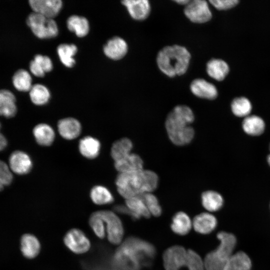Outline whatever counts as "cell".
I'll list each match as a JSON object with an SVG mask.
<instances>
[{
	"label": "cell",
	"mask_w": 270,
	"mask_h": 270,
	"mask_svg": "<svg viewBox=\"0 0 270 270\" xmlns=\"http://www.w3.org/2000/svg\"><path fill=\"white\" fill-rule=\"evenodd\" d=\"M28 2L33 12L50 18L58 14L62 6L60 0H30Z\"/></svg>",
	"instance_id": "12"
},
{
	"label": "cell",
	"mask_w": 270,
	"mask_h": 270,
	"mask_svg": "<svg viewBox=\"0 0 270 270\" xmlns=\"http://www.w3.org/2000/svg\"><path fill=\"white\" fill-rule=\"evenodd\" d=\"M66 26L68 29L74 32L78 37L86 36L90 30V25L88 20L83 16L72 15L67 20Z\"/></svg>",
	"instance_id": "26"
},
{
	"label": "cell",
	"mask_w": 270,
	"mask_h": 270,
	"mask_svg": "<svg viewBox=\"0 0 270 270\" xmlns=\"http://www.w3.org/2000/svg\"><path fill=\"white\" fill-rule=\"evenodd\" d=\"M89 222L90 226L96 235L100 238H104L106 234L104 222L98 211L94 212L90 216Z\"/></svg>",
	"instance_id": "36"
},
{
	"label": "cell",
	"mask_w": 270,
	"mask_h": 270,
	"mask_svg": "<svg viewBox=\"0 0 270 270\" xmlns=\"http://www.w3.org/2000/svg\"><path fill=\"white\" fill-rule=\"evenodd\" d=\"M194 120V114L188 106H176L168 115L166 128L170 140L178 146L189 144L194 136V130L190 126Z\"/></svg>",
	"instance_id": "3"
},
{
	"label": "cell",
	"mask_w": 270,
	"mask_h": 270,
	"mask_svg": "<svg viewBox=\"0 0 270 270\" xmlns=\"http://www.w3.org/2000/svg\"><path fill=\"white\" fill-rule=\"evenodd\" d=\"M13 178V173L8 164L0 160V182L4 186H8L12 184Z\"/></svg>",
	"instance_id": "39"
},
{
	"label": "cell",
	"mask_w": 270,
	"mask_h": 270,
	"mask_svg": "<svg viewBox=\"0 0 270 270\" xmlns=\"http://www.w3.org/2000/svg\"><path fill=\"white\" fill-rule=\"evenodd\" d=\"M29 68L30 72L36 76L42 78L45 74L40 66L34 60L30 61Z\"/></svg>",
	"instance_id": "42"
},
{
	"label": "cell",
	"mask_w": 270,
	"mask_h": 270,
	"mask_svg": "<svg viewBox=\"0 0 270 270\" xmlns=\"http://www.w3.org/2000/svg\"></svg>",
	"instance_id": "47"
},
{
	"label": "cell",
	"mask_w": 270,
	"mask_h": 270,
	"mask_svg": "<svg viewBox=\"0 0 270 270\" xmlns=\"http://www.w3.org/2000/svg\"><path fill=\"white\" fill-rule=\"evenodd\" d=\"M143 161L136 154L130 153L124 158L114 161V167L118 173L134 172L143 170Z\"/></svg>",
	"instance_id": "18"
},
{
	"label": "cell",
	"mask_w": 270,
	"mask_h": 270,
	"mask_svg": "<svg viewBox=\"0 0 270 270\" xmlns=\"http://www.w3.org/2000/svg\"><path fill=\"white\" fill-rule=\"evenodd\" d=\"M252 106L250 101L245 97L234 98L231 104L232 113L236 116L244 117L250 115Z\"/></svg>",
	"instance_id": "35"
},
{
	"label": "cell",
	"mask_w": 270,
	"mask_h": 270,
	"mask_svg": "<svg viewBox=\"0 0 270 270\" xmlns=\"http://www.w3.org/2000/svg\"><path fill=\"white\" fill-rule=\"evenodd\" d=\"M157 174L150 170L118 173L116 184L120 194L126 200L150 192L158 186Z\"/></svg>",
	"instance_id": "2"
},
{
	"label": "cell",
	"mask_w": 270,
	"mask_h": 270,
	"mask_svg": "<svg viewBox=\"0 0 270 270\" xmlns=\"http://www.w3.org/2000/svg\"><path fill=\"white\" fill-rule=\"evenodd\" d=\"M188 251L183 247L175 246L167 249L163 255L166 270H178L186 265Z\"/></svg>",
	"instance_id": "10"
},
{
	"label": "cell",
	"mask_w": 270,
	"mask_h": 270,
	"mask_svg": "<svg viewBox=\"0 0 270 270\" xmlns=\"http://www.w3.org/2000/svg\"><path fill=\"white\" fill-rule=\"evenodd\" d=\"M106 224L108 238L110 242L117 244L120 242L124 235V228L120 218L110 210L98 211Z\"/></svg>",
	"instance_id": "7"
},
{
	"label": "cell",
	"mask_w": 270,
	"mask_h": 270,
	"mask_svg": "<svg viewBox=\"0 0 270 270\" xmlns=\"http://www.w3.org/2000/svg\"><path fill=\"white\" fill-rule=\"evenodd\" d=\"M190 0H174V2L186 6L189 3Z\"/></svg>",
	"instance_id": "44"
},
{
	"label": "cell",
	"mask_w": 270,
	"mask_h": 270,
	"mask_svg": "<svg viewBox=\"0 0 270 270\" xmlns=\"http://www.w3.org/2000/svg\"><path fill=\"white\" fill-rule=\"evenodd\" d=\"M188 270H204V262L200 257L195 252L189 250H188L186 265Z\"/></svg>",
	"instance_id": "38"
},
{
	"label": "cell",
	"mask_w": 270,
	"mask_h": 270,
	"mask_svg": "<svg viewBox=\"0 0 270 270\" xmlns=\"http://www.w3.org/2000/svg\"><path fill=\"white\" fill-rule=\"evenodd\" d=\"M17 112L14 94L8 89H0V116L10 118L15 116Z\"/></svg>",
	"instance_id": "13"
},
{
	"label": "cell",
	"mask_w": 270,
	"mask_h": 270,
	"mask_svg": "<svg viewBox=\"0 0 270 270\" xmlns=\"http://www.w3.org/2000/svg\"><path fill=\"white\" fill-rule=\"evenodd\" d=\"M58 130L62 138L67 140H72L80 134L82 126L78 120L74 118H66L58 121Z\"/></svg>",
	"instance_id": "14"
},
{
	"label": "cell",
	"mask_w": 270,
	"mask_h": 270,
	"mask_svg": "<svg viewBox=\"0 0 270 270\" xmlns=\"http://www.w3.org/2000/svg\"><path fill=\"white\" fill-rule=\"evenodd\" d=\"M33 60L41 66L45 73L50 72L53 68L50 58L46 56L38 54L34 56Z\"/></svg>",
	"instance_id": "40"
},
{
	"label": "cell",
	"mask_w": 270,
	"mask_h": 270,
	"mask_svg": "<svg viewBox=\"0 0 270 270\" xmlns=\"http://www.w3.org/2000/svg\"><path fill=\"white\" fill-rule=\"evenodd\" d=\"M90 197L93 202L98 205L110 204L114 200L110 190L106 187L100 185L96 186L92 188Z\"/></svg>",
	"instance_id": "34"
},
{
	"label": "cell",
	"mask_w": 270,
	"mask_h": 270,
	"mask_svg": "<svg viewBox=\"0 0 270 270\" xmlns=\"http://www.w3.org/2000/svg\"><path fill=\"white\" fill-rule=\"evenodd\" d=\"M8 140L5 136L0 132V152L6 148L8 146Z\"/></svg>",
	"instance_id": "43"
},
{
	"label": "cell",
	"mask_w": 270,
	"mask_h": 270,
	"mask_svg": "<svg viewBox=\"0 0 270 270\" xmlns=\"http://www.w3.org/2000/svg\"><path fill=\"white\" fill-rule=\"evenodd\" d=\"M154 254V248L150 244L131 237L117 250L112 264L116 270H138L142 265L149 264Z\"/></svg>",
	"instance_id": "1"
},
{
	"label": "cell",
	"mask_w": 270,
	"mask_h": 270,
	"mask_svg": "<svg viewBox=\"0 0 270 270\" xmlns=\"http://www.w3.org/2000/svg\"><path fill=\"white\" fill-rule=\"evenodd\" d=\"M78 150L83 156L88 159H94L100 153V143L98 139L92 136H85L80 140Z\"/></svg>",
	"instance_id": "21"
},
{
	"label": "cell",
	"mask_w": 270,
	"mask_h": 270,
	"mask_svg": "<svg viewBox=\"0 0 270 270\" xmlns=\"http://www.w3.org/2000/svg\"><path fill=\"white\" fill-rule=\"evenodd\" d=\"M64 241L70 251L78 254L87 252L90 247L88 238L82 230L77 228H73L68 232Z\"/></svg>",
	"instance_id": "9"
},
{
	"label": "cell",
	"mask_w": 270,
	"mask_h": 270,
	"mask_svg": "<svg viewBox=\"0 0 270 270\" xmlns=\"http://www.w3.org/2000/svg\"><path fill=\"white\" fill-rule=\"evenodd\" d=\"M28 92L32 102L36 106H42L47 104L50 97L48 88L40 84L32 85Z\"/></svg>",
	"instance_id": "33"
},
{
	"label": "cell",
	"mask_w": 270,
	"mask_h": 270,
	"mask_svg": "<svg viewBox=\"0 0 270 270\" xmlns=\"http://www.w3.org/2000/svg\"><path fill=\"white\" fill-rule=\"evenodd\" d=\"M202 202L203 206L206 210L214 212L222 208L224 199L218 192L214 190H208L202 193Z\"/></svg>",
	"instance_id": "29"
},
{
	"label": "cell",
	"mask_w": 270,
	"mask_h": 270,
	"mask_svg": "<svg viewBox=\"0 0 270 270\" xmlns=\"http://www.w3.org/2000/svg\"><path fill=\"white\" fill-rule=\"evenodd\" d=\"M40 248L38 239L31 234H25L20 240V249L22 254L28 258H33L38 254Z\"/></svg>",
	"instance_id": "24"
},
{
	"label": "cell",
	"mask_w": 270,
	"mask_h": 270,
	"mask_svg": "<svg viewBox=\"0 0 270 270\" xmlns=\"http://www.w3.org/2000/svg\"><path fill=\"white\" fill-rule=\"evenodd\" d=\"M78 51L76 46L74 44H62L57 48V52L60 62L68 68H72L75 64L74 56Z\"/></svg>",
	"instance_id": "32"
},
{
	"label": "cell",
	"mask_w": 270,
	"mask_h": 270,
	"mask_svg": "<svg viewBox=\"0 0 270 270\" xmlns=\"http://www.w3.org/2000/svg\"><path fill=\"white\" fill-rule=\"evenodd\" d=\"M192 227V222L188 216L180 212L174 214L171 224V228L176 234L183 236L187 234Z\"/></svg>",
	"instance_id": "31"
},
{
	"label": "cell",
	"mask_w": 270,
	"mask_h": 270,
	"mask_svg": "<svg viewBox=\"0 0 270 270\" xmlns=\"http://www.w3.org/2000/svg\"><path fill=\"white\" fill-rule=\"evenodd\" d=\"M12 80L14 87L21 92H29L33 85L30 73L24 68L16 71L12 76Z\"/></svg>",
	"instance_id": "27"
},
{
	"label": "cell",
	"mask_w": 270,
	"mask_h": 270,
	"mask_svg": "<svg viewBox=\"0 0 270 270\" xmlns=\"http://www.w3.org/2000/svg\"><path fill=\"white\" fill-rule=\"evenodd\" d=\"M206 72L212 78L222 80L229 72L227 63L220 59H212L206 64Z\"/></svg>",
	"instance_id": "25"
},
{
	"label": "cell",
	"mask_w": 270,
	"mask_h": 270,
	"mask_svg": "<svg viewBox=\"0 0 270 270\" xmlns=\"http://www.w3.org/2000/svg\"><path fill=\"white\" fill-rule=\"evenodd\" d=\"M209 2L214 7L219 10L231 8L238 2V0H210Z\"/></svg>",
	"instance_id": "41"
},
{
	"label": "cell",
	"mask_w": 270,
	"mask_h": 270,
	"mask_svg": "<svg viewBox=\"0 0 270 270\" xmlns=\"http://www.w3.org/2000/svg\"><path fill=\"white\" fill-rule=\"evenodd\" d=\"M193 226L198 232L207 234L212 232L217 226L215 216L209 213L204 212L196 216L194 219Z\"/></svg>",
	"instance_id": "20"
},
{
	"label": "cell",
	"mask_w": 270,
	"mask_h": 270,
	"mask_svg": "<svg viewBox=\"0 0 270 270\" xmlns=\"http://www.w3.org/2000/svg\"><path fill=\"white\" fill-rule=\"evenodd\" d=\"M122 3L134 20H142L149 16L150 6L148 0H124Z\"/></svg>",
	"instance_id": "15"
},
{
	"label": "cell",
	"mask_w": 270,
	"mask_h": 270,
	"mask_svg": "<svg viewBox=\"0 0 270 270\" xmlns=\"http://www.w3.org/2000/svg\"><path fill=\"white\" fill-rule=\"evenodd\" d=\"M266 160L268 165L270 166V154L268 156Z\"/></svg>",
	"instance_id": "45"
},
{
	"label": "cell",
	"mask_w": 270,
	"mask_h": 270,
	"mask_svg": "<svg viewBox=\"0 0 270 270\" xmlns=\"http://www.w3.org/2000/svg\"><path fill=\"white\" fill-rule=\"evenodd\" d=\"M141 196L150 213L156 216H160L162 208L156 196L150 192L144 194Z\"/></svg>",
	"instance_id": "37"
},
{
	"label": "cell",
	"mask_w": 270,
	"mask_h": 270,
	"mask_svg": "<svg viewBox=\"0 0 270 270\" xmlns=\"http://www.w3.org/2000/svg\"><path fill=\"white\" fill-rule=\"evenodd\" d=\"M132 147V143L129 138H124L117 140L111 147V156L114 161L122 159L131 153Z\"/></svg>",
	"instance_id": "30"
},
{
	"label": "cell",
	"mask_w": 270,
	"mask_h": 270,
	"mask_svg": "<svg viewBox=\"0 0 270 270\" xmlns=\"http://www.w3.org/2000/svg\"><path fill=\"white\" fill-rule=\"evenodd\" d=\"M128 46L126 42L118 36L109 40L104 46V52L108 58L113 60H118L125 56Z\"/></svg>",
	"instance_id": "16"
},
{
	"label": "cell",
	"mask_w": 270,
	"mask_h": 270,
	"mask_svg": "<svg viewBox=\"0 0 270 270\" xmlns=\"http://www.w3.org/2000/svg\"><path fill=\"white\" fill-rule=\"evenodd\" d=\"M244 132L251 136H258L264 131L266 124L262 118L256 115L245 117L242 122Z\"/></svg>",
	"instance_id": "22"
},
{
	"label": "cell",
	"mask_w": 270,
	"mask_h": 270,
	"mask_svg": "<svg viewBox=\"0 0 270 270\" xmlns=\"http://www.w3.org/2000/svg\"><path fill=\"white\" fill-rule=\"evenodd\" d=\"M190 60L188 50L181 46H166L158 53L156 62L160 70L170 77L180 76L186 72Z\"/></svg>",
	"instance_id": "4"
},
{
	"label": "cell",
	"mask_w": 270,
	"mask_h": 270,
	"mask_svg": "<svg viewBox=\"0 0 270 270\" xmlns=\"http://www.w3.org/2000/svg\"><path fill=\"white\" fill-rule=\"evenodd\" d=\"M32 134L36 142L44 146H50L54 140L55 132L48 124L41 123L33 128Z\"/></svg>",
	"instance_id": "19"
},
{
	"label": "cell",
	"mask_w": 270,
	"mask_h": 270,
	"mask_svg": "<svg viewBox=\"0 0 270 270\" xmlns=\"http://www.w3.org/2000/svg\"><path fill=\"white\" fill-rule=\"evenodd\" d=\"M126 200V206L132 212L133 218L138 219L142 216L148 218L150 216V214L141 196Z\"/></svg>",
	"instance_id": "28"
},
{
	"label": "cell",
	"mask_w": 270,
	"mask_h": 270,
	"mask_svg": "<svg viewBox=\"0 0 270 270\" xmlns=\"http://www.w3.org/2000/svg\"><path fill=\"white\" fill-rule=\"evenodd\" d=\"M190 89L196 96L208 100H214L218 96L216 87L202 78L194 80L191 83Z\"/></svg>",
	"instance_id": "17"
},
{
	"label": "cell",
	"mask_w": 270,
	"mask_h": 270,
	"mask_svg": "<svg viewBox=\"0 0 270 270\" xmlns=\"http://www.w3.org/2000/svg\"><path fill=\"white\" fill-rule=\"evenodd\" d=\"M252 261L244 252L234 254L225 264L222 270H250Z\"/></svg>",
	"instance_id": "23"
},
{
	"label": "cell",
	"mask_w": 270,
	"mask_h": 270,
	"mask_svg": "<svg viewBox=\"0 0 270 270\" xmlns=\"http://www.w3.org/2000/svg\"><path fill=\"white\" fill-rule=\"evenodd\" d=\"M4 186L0 182V192L4 189Z\"/></svg>",
	"instance_id": "46"
},
{
	"label": "cell",
	"mask_w": 270,
	"mask_h": 270,
	"mask_svg": "<svg viewBox=\"0 0 270 270\" xmlns=\"http://www.w3.org/2000/svg\"><path fill=\"white\" fill-rule=\"evenodd\" d=\"M220 244L206 256L204 266L206 270H222L225 264L234 254L236 238L231 233L220 232L217 234Z\"/></svg>",
	"instance_id": "5"
},
{
	"label": "cell",
	"mask_w": 270,
	"mask_h": 270,
	"mask_svg": "<svg viewBox=\"0 0 270 270\" xmlns=\"http://www.w3.org/2000/svg\"><path fill=\"white\" fill-rule=\"evenodd\" d=\"M184 13L191 22L194 23L206 22L212 17L208 4L204 0H190L185 6Z\"/></svg>",
	"instance_id": "8"
},
{
	"label": "cell",
	"mask_w": 270,
	"mask_h": 270,
	"mask_svg": "<svg viewBox=\"0 0 270 270\" xmlns=\"http://www.w3.org/2000/svg\"><path fill=\"white\" fill-rule=\"evenodd\" d=\"M8 164L12 172L18 175L26 174L32 168V162L30 156L20 150L10 154Z\"/></svg>",
	"instance_id": "11"
},
{
	"label": "cell",
	"mask_w": 270,
	"mask_h": 270,
	"mask_svg": "<svg viewBox=\"0 0 270 270\" xmlns=\"http://www.w3.org/2000/svg\"><path fill=\"white\" fill-rule=\"evenodd\" d=\"M26 22L32 33L40 38H50L58 34V27L53 18L32 12L26 18Z\"/></svg>",
	"instance_id": "6"
}]
</instances>
